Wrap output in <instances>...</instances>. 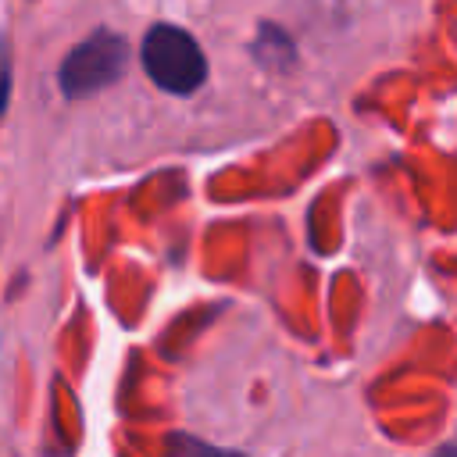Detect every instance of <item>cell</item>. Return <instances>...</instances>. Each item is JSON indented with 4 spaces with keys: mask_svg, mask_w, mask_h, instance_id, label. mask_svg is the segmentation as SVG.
Masks as SVG:
<instances>
[{
    "mask_svg": "<svg viewBox=\"0 0 457 457\" xmlns=\"http://www.w3.org/2000/svg\"><path fill=\"white\" fill-rule=\"evenodd\" d=\"M139 57H143V71L150 75V82L175 96L200 89L207 79V57L200 43L179 25H154L143 36Z\"/></svg>",
    "mask_w": 457,
    "mask_h": 457,
    "instance_id": "cell-1",
    "label": "cell"
},
{
    "mask_svg": "<svg viewBox=\"0 0 457 457\" xmlns=\"http://www.w3.org/2000/svg\"><path fill=\"white\" fill-rule=\"evenodd\" d=\"M125 64H129V43L118 32L100 29L86 36L75 50H68V57L57 68V86L68 100H82L118 82Z\"/></svg>",
    "mask_w": 457,
    "mask_h": 457,
    "instance_id": "cell-2",
    "label": "cell"
},
{
    "mask_svg": "<svg viewBox=\"0 0 457 457\" xmlns=\"http://www.w3.org/2000/svg\"><path fill=\"white\" fill-rule=\"evenodd\" d=\"M168 457H243V453L221 450V446H211V443H200L196 436H186V432H175L168 439Z\"/></svg>",
    "mask_w": 457,
    "mask_h": 457,
    "instance_id": "cell-3",
    "label": "cell"
},
{
    "mask_svg": "<svg viewBox=\"0 0 457 457\" xmlns=\"http://www.w3.org/2000/svg\"><path fill=\"white\" fill-rule=\"evenodd\" d=\"M11 82H14V75H11V54H7V46H4V39H0V121H4V114H7Z\"/></svg>",
    "mask_w": 457,
    "mask_h": 457,
    "instance_id": "cell-4",
    "label": "cell"
},
{
    "mask_svg": "<svg viewBox=\"0 0 457 457\" xmlns=\"http://www.w3.org/2000/svg\"><path fill=\"white\" fill-rule=\"evenodd\" d=\"M436 457H457V446H443Z\"/></svg>",
    "mask_w": 457,
    "mask_h": 457,
    "instance_id": "cell-5",
    "label": "cell"
}]
</instances>
